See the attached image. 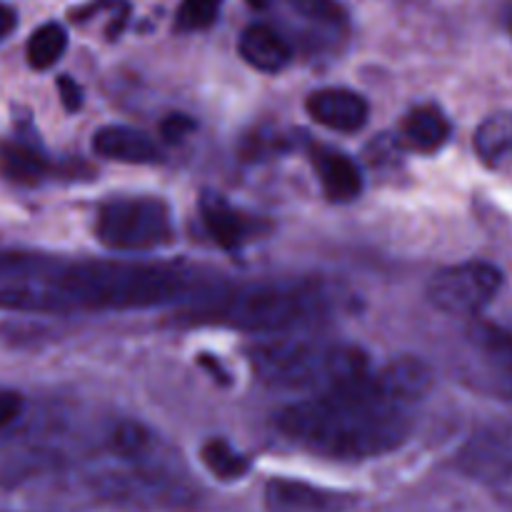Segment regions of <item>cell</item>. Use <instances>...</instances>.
Listing matches in <instances>:
<instances>
[{"mask_svg": "<svg viewBox=\"0 0 512 512\" xmlns=\"http://www.w3.org/2000/svg\"><path fill=\"white\" fill-rule=\"evenodd\" d=\"M430 388L433 370L425 360H390L345 388L285 405L275 413V428L290 445L318 458L340 463L383 458L410 438V410Z\"/></svg>", "mask_w": 512, "mask_h": 512, "instance_id": "obj_1", "label": "cell"}, {"mask_svg": "<svg viewBox=\"0 0 512 512\" xmlns=\"http://www.w3.org/2000/svg\"><path fill=\"white\" fill-rule=\"evenodd\" d=\"M50 313L145 310L193 300L200 278L175 263L80 260L58 263L48 278Z\"/></svg>", "mask_w": 512, "mask_h": 512, "instance_id": "obj_2", "label": "cell"}, {"mask_svg": "<svg viewBox=\"0 0 512 512\" xmlns=\"http://www.w3.org/2000/svg\"><path fill=\"white\" fill-rule=\"evenodd\" d=\"M260 383L278 393L325 395L345 388L370 370L363 348L308 335H270L248 353Z\"/></svg>", "mask_w": 512, "mask_h": 512, "instance_id": "obj_3", "label": "cell"}, {"mask_svg": "<svg viewBox=\"0 0 512 512\" xmlns=\"http://www.w3.org/2000/svg\"><path fill=\"white\" fill-rule=\"evenodd\" d=\"M328 310V293L315 283H265L215 295L195 308L190 320L255 335H285L318 323Z\"/></svg>", "mask_w": 512, "mask_h": 512, "instance_id": "obj_4", "label": "cell"}, {"mask_svg": "<svg viewBox=\"0 0 512 512\" xmlns=\"http://www.w3.org/2000/svg\"><path fill=\"white\" fill-rule=\"evenodd\" d=\"M95 238L110 253H153L175 240L173 215L158 198H113L100 205Z\"/></svg>", "mask_w": 512, "mask_h": 512, "instance_id": "obj_5", "label": "cell"}, {"mask_svg": "<svg viewBox=\"0 0 512 512\" xmlns=\"http://www.w3.org/2000/svg\"><path fill=\"white\" fill-rule=\"evenodd\" d=\"M503 270L483 260L450 265L430 278L428 303L445 315L473 318L483 313L503 288Z\"/></svg>", "mask_w": 512, "mask_h": 512, "instance_id": "obj_6", "label": "cell"}, {"mask_svg": "<svg viewBox=\"0 0 512 512\" xmlns=\"http://www.w3.org/2000/svg\"><path fill=\"white\" fill-rule=\"evenodd\" d=\"M458 468L495 498L512 505V425L490 423L475 430L460 448Z\"/></svg>", "mask_w": 512, "mask_h": 512, "instance_id": "obj_7", "label": "cell"}, {"mask_svg": "<svg viewBox=\"0 0 512 512\" xmlns=\"http://www.w3.org/2000/svg\"><path fill=\"white\" fill-rule=\"evenodd\" d=\"M263 503L268 512H350L355 498L303 480L275 478L265 485Z\"/></svg>", "mask_w": 512, "mask_h": 512, "instance_id": "obj_8", "label": "cell"}, {"mask_svg": "<svg viewBox=\"0 0 512 512\" xmlns=\"http://www.w3.org/2000/svg\"><path fill=\"white\" fill-rule=\"evenodd\" d=\"M308 115L328 130L355 133L370 118L368 100L348 88H320L313 90L305 100Z\"/></svg>", "mask_w": 512, "mask_h": 512, "instance_id": "obj_9", "label": "cell"}, {"mask_svg": "<svg viewBox=\"0 0 512 512\" xmlns=\"http://www.w3.org/2000/svg\"><path fill=\"white\" fill-rule=\"evenodd\" d=\"M200 215H203L205 230L215 240V245L230 250V253H235L260 235L258 220L235 208L220 193H205L200 198Z\"/></svg>", "mask_w": 512, "mask_h": 512, "instance_id": "obj_10", "label": "cell"}, {"mask_svg": "<svg viewBox=\"0 0 512 512\" xmlns=\"http://www.w3.org/2000/svg\"><path fill=\"white\" fill-rule=\"evenodd\" d=\"M310 163H313L320 188L330 203H350L363 193L360 168L343 150L328 148V145H310Z\"/></svg>", "mask_w": 512, "mask_h": 512, "instance_id": "obj_11", "label": "cell"}, {"mask_svg": "<svg viewBox=\"0 0 512 512\" xmlns=\"http://www.w3.org/2000/svg\"><path fill=\"white\" fill-rule=\"evenodd\" d=\"M95 155L128 165H153L163 160V150L148 133L130 125H105L93 133Z\"/></svg>", "mask_w": 512, "mask_h": 512, "instance_id": "obj_12", "label": "cell"}, {"mask_svg": "<svg viewBox=\"0 0 512 512\" xmlns=\"http://www.w3.org/2000/svg\"><path fill=\"white\" fill-rule=\"evenodd\" d=\"M468 343L493 390L512 398V335L495 325H475L468 330Z\"/></svg>", "mask_w": 512, "mask_h": 512, "instance_id": "obj_13", "label": "cell"}, {"mask_svg": "<svg viewBox=\"0 0 512 512\" xmlns=\"http://www.w3.org/2000/svg\"><path fill=\"white\" fill-rule=\"evenodd\" d=\"M238 50L248 65L260 73H280L293 63V48L275 28L255 23L243 30L238 40Z\"/></svg>", "mask_w": 512, "mask_h": 512, "instance_id": "obj_14", "label": "cell"}, {"mask_svg": "<svg viewBox=\"0 0 512 512\" xmlns=\"http://www.w3.org/2000/svg\"><path fill=\"white\" fill-rule=\"evenodd\" d=\"M450 133H453V128H450L448 115L438 105L428 103L418 105L405 115L398 140L405 148L418 150V153H435L448 143Z\"/></svg>", "mask_w": 512, "mask_h": 512, "instance_id": "obj_15", "label": "cell"}, {"mask_svg": "<svg viewBox=\"0 0 512 512\" xmlns=\"http://www.w3.org/2000/svg\"><path fill=\"white\" fill-rule=\"evenodd\" d=\"M475 153L493 170L512 168V110L488 115L475 130Z\"/></svg>", "mask_w": 512, "mask_h": 512, "instance_id": "obj_16", "label": "cell"}, {"mask_svg": "<svg viewBox=\"0 0 512 512\" xmlns=\"http://www.w3.org/2000/svg\"><path fill=\"white\" fill-rule=\"evenodd\" d=\"M50 163L40 150L23 140L0 145V175L15 185H38L48 178Z\"/></svg>", "mask_w": 512, "mask_h": 512, "instance_id": "obj_17", "label": "cell"}, {"mask_svg": "<svg viewBox=\"0 0 512 512\" xmlns=\"http://www.w3.org/2000/svg\"><path fill=\"white\" fill-rule=\"evenodd\" d=\"M200 460H203L205 468L215 475L218 480H240L248 475L250 460L248 455H243L240 450H235L228 440L213 438L200 448Z\"/></svg>", "mask_w": 512, "mask_h": 512, "instance_id": "obj_18", "label": "cell"}, {"mask_svg": "<svg viewBox=\"0 0 512 512\" xmlns=\"http://www.w3.org/2000/svg\"><path fill=\"white\" fill-rule=\"evenodd\" d=\"M65 48H68V33H65L63 25L45 23L28 38L25 55H28L30 68L48 70L63 58Z\"/></svg>", "mask_w": 512, "mask_h": 512, "instance_id": "obj_19", "label": "cell"}, {"mask_svg": "<svg viewBox=\"0 0 512 512\" xmlns=\"http://www.w3.org/2000/svg\"><path fill=\"white\" fill-rule=\"evenodd\" d=\"M290 8L308 23L328 30H345L348 28V13L338 0H288Z\"/></svg>", "mask_w": 512, "mask_h": 512, "instance_id": "obj_20", "label": "cell"}, {"mask_svg": "<svg viewBox=\"0 0 512 512\" xmlns=\"http://www.w3.org/2000/svg\"><path fill=\"white\" fill-rule=\"evenodd\" d=\"M220 5L223 0H183L178 8V18L175 25L183 33H193V30H205L218 20Z\"/></svg>", "mask_w": 512, "mask_h": 512, "instance_id": "obj_21", "label": "cell"}, {"mask_svg": "<svg viewBox=\"0 0 512 512\" xmlns=\"http://www.w3.org/2000/svg\"><path fill=\"white\" fill-rule=\"evenodd\" d=\"M193 130H195V123L188 118V115H183V113L168 115V118L160 123V133H163V138L170 140V143L188 138Z\"/></svg>", "mask_w": 512, "mask_h": 512, "instance_id": "obj_22", "label": "cell"}, {"mask_svg": "<svg viewBox=\"0 0 512 512\" xmlns=\"http://www.w3.org/2000/svg\"><path fill=\"white\" fill-rule=\"evenodd\" d=\"M23 413V398L15 390L0 388V430L8 428Z\"/></svg>", "mask_w": 512, "mask_h": 512, "instance_id": "obj_23", "label": "cell"}, {"mask_svg": "<svg viewBox=\"0 0 512 512\" xmlns=\"http://www.w3.org/2000/svg\"><path fill=\"white\" fill-rule=\"evenodd\" d=\"M58 93L68 110H78L80 105H83V90H80V85L75 83L73 78H65V75L63 78H58Z\"/></svg>", "mask_w": 512, "mask_h": 512, "instance_id": "obj_24", "label": "cell"}, {"mask_svg": "<svg viewBox=\"0 0 512 512\" xmlns=\"http://www.w3.org/2000/svg\"><path fill=\"white\" fill-rule=\"evenodd\" d=\"M15 25H18V15H15V10L10 8V5L0 3V43L13 33Z\"/></svg>", "mask_w": 512, "mask_h": 512, "instance_id": "obj_25", "label": "cell"}, {"mask_svg": "<svg viewBox=\"0 0 512 512\" xmlns=\"http://www.w3.org/2000/svg\"><path fill=\"white\" fill-rule=\"evenodd\" d=\"M503 25L508 30V35L512 38V0H505L503 3Z\"/></svg>", "mask_w": 512, "mask_h": 512, "instance_id": "obj_26", "label": "cell"}, {"mask_svg": "<svg viewBox=\"0 0 512 512\" xmlns=\"http://www.w3.org/2000/svg\"><path fill=\"white\" fill-rule=\"evenodd\" d=\"M248 5H250V8H258V10H263V8H268V5H270V0H248Z\"/></svg>", "mask_w": 512, "mask_h": 512, "instance_id": "obj_27", "label": "cell"}]
</instances>
